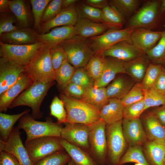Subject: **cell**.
<instances>
[{"label":"cell","instance_id":"6da1fadb","mask_svg":"<svg viewBox=\"0 0 165 165\" xmlns=\"http://www.w3.org/2000/svg\"><path fill=\"white\" fill-rule=\"evenodd\" d=\"M67 112L66 122L90 125L100 119L99 110L82 99L60 95Z\"/></svg>","mask_w":165,"mask_h":165},{"label":"cell","instance_id":"7a4b0ae2","mask_svg":"<svg viewBox=\"0 0 165 165\" xmlns=\"http://www.w3.org/2000/svg\"><path fill=\"white\" fill-rule=\"evenodd\" d=\"M54 83V81L34 82L15 99L9 108L28 106L31 108V116L34 119L41 118L43 115L40 110L41 105L48 91Z\"/></svg>","mask_w":165,"mask_h":165},{"label":"cell","instance_id":"3957f363","mask_svg":"<svg viewBox=\"0 0 165 165\" xmlns=\"http://www.w3.org/2000/svg\"><path fill=\"white\" fill-rule=\"evenodd\" d=\"M17 127L24 130L26 133L27 138L25 142L44 137H60L63 127L61 124L53 122L50 119L44 122L35 120L28 113L20 119Z\"/></svg>","mask_w":165,"mask_h":165},{"label":"cell","instance_id":"277c9868","mask_svg":"<svg viewBox=\"0 0 165 165\" xmlns=\"http://www.w3.org/2000/svg\"><path fill=\"white\" fill-rule=\"evenodd\" d=\"M25 72L33 82L55 80V72L51 61L50 48L45 45L41 48L25 66Z\"/></svg>","mask_w":165,"mask_h":165},{"label":"cell","instance_id":"5b68a950","mask_svg":"<svg viewBox=\"0 0 165 165\" xmlns=\"http://www.w3.org/2000/svg\"><path fill=\"white\" fill-rule=\"evenodd\" d=\"M68 61L75 68H84L95 54L88 39L76 35L60 45Z\"/></svg>","mask_w":165,"mask_h":165},{"label":"cell","instance_id":"8992f818","mask_svg":"<svg viewBox=\"0 0 165 165\" xmlns=\"http://www.w3.org/2000/svg\"><path fill=\"white\" fill-rule=\"evenodd\" d=\"M122 121L106 125V165H118L120 159L124 154L127 142L123 133Z\"/></svg>","mask_w":165,"mask_h":165},{"label":"cell","instance_id":"52a82bcc","mask_svg":"<svg viewBox=\"0 0 165 165\" xmlns=\"http://www.w3.org/2000/svg\"><path fill=\"white\" fill-rule=\"evenodd\" d=\"M106 124L101 119L90 125L89 154L97 165H106L107 142Z\"/></svg>","mask_w":165,"mask_h":165},{"label":"cell","instance_id":"ba28073f","mask_svg":"<svg viewBox=\"0 0 165 165\" xmlns=\"http://www.w3.org/2000/svg\"><path fill=\"white\" fill-rule=\"evenodd\" d=\"M45 45L40 42L30 45H15L0 41V57L25 66Z\"/></svg>","mask_w":165,"mask_h":165},{"label":"cell","instance_id":"9c48e42d","mask_svg":"<svg viewBox=\"0 0 165 165\" xmlns=\"http://www.w3.org/2000/svg\"><path fill=\"white\" fill-rule=\"evenodd\" d=\"M59 138L46 136L25 142L24 145L33 164L56 152L64 150Z\"/></svg>","mask_w":165,"mask_h":165},{"label":"cell","instance_id":"30bf717a","mask_svg":"<svg viewBox=\"0 0 165 165\" xmlns=\"http://www.w3.org/2000/svg\"><path fill=\"white\" fill-rule=\"evenodd\" d=\"M134 29H110L101 35L88 39L95 53H102L119 42L129 41Z\"/></svg>","mask_w":165,"mask_h":165},{"label":"cell","instance_id":"8fae6325","mask_svg":"<svg viewBox=\"0 0 165 165\" xmlns=\"http://www.w3.org/2000/svg\"><path fill=\"white\" fill-rule=\"evenodd\" d=\"M159 6V1L147 2L131 16L128 22L127 28L149 29L156 21Z\"/></svg>","mask_w":165,"mask_h":165},{"label":"cell","instance_id":"7c38bea8","mask_svg":"<svg viewBox=\"0 0 165 165\" xmlns=\"http://www.w3.org/2000/svg\"><path fill=\"white\" fill-rule=\"evenodd\" d=\"M20 130L17 127H13L6 141L0 139V151H4L12 155L20 165H33L23 143Z\"/></svg>","mask_w":165,"mask_h":165},{"label":"cell","instance_id":"4fadbf2b","mask_svg":"<svg viewBox=\"0 0 165 165\" xmlns=\"http://www.w3.org/2000/svg\"><path fill=\"white\" fill-rule=\"evenodd\" d=\"M61 132V138L78 146L89 153L90 126L83 124L65 123Z\"/></svg>","mask_w":165,"mask_h":165},{"label":"cell","instance_id":"5bb4252c","mask_svg":"<svg viewBox=\"0 0 165 165\" xmlns=\"http://www.w3.org/2000/svg\"><path fill=\"white\" fill-rule=\"evenodd\" d=\"M163 31H153L149 29L134 28L129 42L142 51L145 54L152 48L161 37Z\"/></svg>","mask_w":165,"mask_h":165},{"label":"cell","instance_id":"9a60e30c","mask_svg":"<svg viewBox=\"0 0 165 165\" xmlns=\"http://www.w3.org/2000/svg\"><path fill=\"white\" fill-rule=\"evenodd\" d=\"M25 69L24 66L0 57V95L16 82Z\"/></svg>","mask_w":165,"mask_h":165},{"label":"cell","instance_id":"2e32d148","mask_svg":"<svg viewBox=\"0 0 165 165\" xmlns=\"http://www.w3.org/2000/svg\"><path fill=\"white\" fill-rule=\"evenodd\" d=\"M122 124L123 135L130 146H141L148 140L140 118L130 120L123 119Z\"/></svg>","mask_w":165,"mask_h":165},{"label":"cell","instance_id":"e0dca14e","mask_svg":"<svg viewBox=\"0 0 165 165\" xmlns=\"http://www.w3.org/2000/svg\"><path fill=\"white\" fill-rule=\"evenodd\" d=\"M33 82L25 72L22 73L16 82L0 95V112H6L15 99Z\"/></svg>","mask_w":165,"mask_h":165},{"label":"cell","instance_id":"ac0fdd59","mask_svg":"<svg viewBox=\"0 0 165 165\" xmlns=\"http://www.w3.org/2000/svg\"><path fill=\"white\" fill-rule=\"evenodd\" d=\"M76 35L74 26L59 27L52 28L46 33L38 34V41L50 49L60 45Z\"/></svg>","mask_w":165,"mask_h":165},{"label":"cell","instance_id":"d6986e66","mask_svg":"<svg viewBox=\"0 0 165 165\" xmlns=\"http://www.w3.org/2000/svg\"><path fill=\"white\" fill-rule=\"evenodd\" d=\"M76 3L62 9L54 18L41 24L38 29L41 34L46 33L50 29L57 27L74 26L78 19L75 9Z\"/></svg>","mask_w":165,"mask_h":165},{"label":"cell","instance_id":"ffe728a7","mask_svg":"<svg viewBox=\"0 0 165 165\" xmlns=\"http://www.w3.org/2000/svg\"><path fill=\"white\" fill-rule=\"evenodd\" d=\"M102 53L105 57L115 58L125 62L145 55L128 41L119 42Z\"/></svg>","mask_w":165,"mask_h":165},{"label":"cell","instance_id":"44dd1931","mask_svg":"<svg viewBox=\"0 0 165 165\" xmlns=\"http://www.w3.org/2000/svg\"><path fill=\"white\" fill-rule=\"evenodd\" d=\"M106 58L105 65L102 75L94 83V86L96 87H105L115 78L117 74H126L125 62L111 57Z\"/></svg>","mask_w":165,"mask_h":165},{"label":"cell","instance_id":"7402d4cb","mask_svg":"<svg viewBox=\"0 0 165 165\" xmlns=\"http://www.w3.org/2000/svg\"><path fill=\"white\" fill-rule=\"evenodd\" d=\"M38 34L30 28L17 29L0 35V41L11 45L32 44L38 42Z\"/></svg>","mask_w":165,"mask_h":165},{"label":"cell","instance_id":"603a6c76","mask_svg":"<svg viewBox=\"0 0 165 165\" xmlns=\"http://www.w3.org/2000/svg\"><path fill=\"white\" fill-rule=\"evenodd\" d=\"M123 106L121 100L109 98L100 110V116L106 125L117 122L123 119Z\"/></svg>","mask_w":165,"mask_h":165},{"label":"cell","instance_id":"cb8c5ba5","mask_svg":"<svg viewBox=\"0 0 165 165\" xmlns=\"http://www.w3.org/2000/svg\"><path fill=\"white\" fill-rule=\"evenodd\" d=\"M77 35L84 38L101 35L110 29L101 23L86 19H79L74 26Z\"/></svg>","mask_w":165,"mask_h":165},{"label":"cell","instance_id":"d4e9b609","mask_svg":"<svg viewBox=\"0 0 165 165\" xmlns=\"http://www.w3.org/2000/svg\"><path fill=\"white\" fill-rule=\"evenodd\" d=\"M145 156L150 165H163L165 140H148L144 145Z\"/></svg>","mask_w":165,"mask_h":165},{"label":"cell","instance_id":"484cf974","mask_svg":"<svg viewBox=\"0 0 165 165\" xmlns=\"http://www.w3.org/2000/svg\"><path fill=\"white\" fill-rule=\"evenodd\" d=\"M148 140H165V127L150 112L141 121Z\"/></svg>","mask_w":165,"mask_h":165},{"label":"cell","instance_id":"4316f807","mask_svg":"<svg viewBox=\"0 0 165 165\" xmlns=\"http://www.w3.org/2000/svg\"><path fill=\"white\" fill-rule=\"evenodd\" d=\"M60 142L76 165H97L89 154L81 148L59 137Z\"/></svg>","mask_w":165,"mask_h":165},{"label":"cell","instance_id":"83f0119b","mask_svg":"<svg viewBox=\"0 0 165 165\" xmlns=\"http://www.w3.org/2000/svg\"><path fill=\"white\" fill-rule=\"evenodd\" d=\"M134 84L131 81L122 76L115 78L106 88L108 98L121 100L130 90Z\"/></svg>","mask_w":165,"mask_h":165},{"label":"cell","instance_id":"f1b7e54d","mask_svg":"<svg viewBox=\"0 0 165 165\" xmlns=\"http://www.w3.org/2000/svg\"><path fill=\"white\" fill-rule=\"evenodd\" d=\"M150 61L145 55L130 61L126 62V74L137 82L142 81Z\"/></svg>","mask_w":165,"mask_h":165},{"label":"cell","instance_id":"f546056e","mask_svg":"<svg viewBox=\"0 0 165 165\" xmlns=\"http://www.w3.org/2000/svg\"><path fill=\"white\" fill-rule=\"evenodd\" d=\"M102 23L109 29H121L126 18L114 7L109 5L102 9Z\"/></svg>","mask_w":165,"mask_h":165},{"label":"cell","instance_id":"4dcf8cb0","mask_svg":"<svg viewBox=\"0 0 165 165\" xmlns=\"http://www.w3.org/2000/svg\"><path fill=\"white\" fill-rule=\"evenodd\" d=\"M108 98L105 87L94 86L87 89L83 100L100 110L107 102Z\"/></svg>","mask_w":165,"mask_h":165},{"label":"cell","instance_id":"1f68e13d","mask_svg":"<svg viewBox=\"0 0 165 165\" xmlns=\"http://www.w3.org/2000/svg\"><path fill=\"white\" fill-rule=\"evenodd\" d=\"M30 110L26 109L18 114L9 115L0 113V139L6 141L16 122L24 115L28 113Z\"/></svg>","mask_w":165,"mask_h":165},{"label":"cell","instance_id":"d6a6232c","mask_svg":"<svg viewBox=\"0 0 165 165\" xmlns=\"http://www.w3.org/2000/svg\"><path fill=\"white\" fill-rule=\"evenodd\" d=\"M106 61V57L102 53H96L84 67L94 82L101 76L105 68Z\"/></svg>","mask_w":165,"mask_h":165},{"label":"cell","instance_id":"836d02e7","mask_svg":"<svg viewBox=\"0 0 165 165\" xmlns=\"http://www.w3.org/2000/svg\"><path fill=\"white\" fill-rule=\"evenodd\" d=\"M141 146H130L120 159L118 165L129 163H135L144 165H150L143 152Z\"/></svg>","mask_w":165,"mask_h":165},{"label":"cell","instance_id":"e575fe53","mask_svg":"<svg viewBox=\"0 0 165 165\" xmlns=\"http://www.w3.org/2000/svg\"><path fill=\"white\" fill-rule=\"evenodd\" d=\"M78 1L75 9L79 19H86L102 23V10L90 6L82 1Z\"/></svg>","mask_w":165,"mask_h":165},{"label":"cell","instance_id":"d590c367","mask_svg":"<svg viewBox=\"0 0 165 165\" xmlns=\"http://www.w3.org/2000/svg\"><path fill=\"white\" fill-rule=\"evenodd\" d=\"M75 68L68 61L55 72V80L60 88L63 91L71 82Z\"/></svg>","mask_w":165,"mask_h":165},{"label":"cell","instance_id":"8d00e7d4","mask_svg":"<svg viewBox=\"0 0 165 165\" xmlns=\"http://www.w3.org/2000/svg\"><path fill=\"white\" fill-rule=\"evenodd\" d=\"M140 2L139 0H111L109 3L126 18L137 11Z\"/></svg>","mask_w":165,"mask_h":165},{"label":"cell","instance_id":"74e56055","mask_svg":"<svg viewBox=\"0 0 165 165\" xmlns=\"http://www.w3.org/2000/svg\"><path fill=\"white\" fill-rule=\"evenodd\" d=\"M156 45L147 52L145 55L152 63L163 65L165 64V29Z\"/></svg>","mask_w":165,"mask_h":165},{"label":"cell","instance_id":"f35d334b","mask_svg":"<svg viewBox=\"0 0 165 165\" xmlns=\"http://www.w3.org/2000/svg\"><path fill=\"white\" fill-rule=\"evenodd\" d=\"M11 12L15 16L19 24L26 28L29 23L28 13L24 0H9Z\"/></svg>","mask_w":165,"mask_h":165},{"label":"cell","instance_id":"ab89813d","mask_svg":"<svg viewBox=\"0 0 165 165\" xmlns=\"http://www.w3.org/2000/svg\"><path fill=\"white\" fill-rule=\"evenodd\" d=\"M164 68L162 64L152 63H149L144 77L140 82L145 90L153 87Z\"/></svg>","mask_w":165,"mask_h":165},{"label":"cell","instance_id":"60d3db41","mask_svg":"<svg viewBox=\"0 0 165 165\" xmlns=\"http://www.w3.org/2000/svg\"><path fill=\"white\" fill-rule=\"evenodd\" d=\"M71 160L64 150L56 152L33 163V165H66Z\"/></svg>","mask_w":165,"mask_h":165},{"label":"cell","instance_id":"b9f144b4","mask_svg":"<svg viewBox=\"0 0 165 165\" xmlns=\"http://www.w3.org/2000/svg\"><path fill=\"white\" fill-rule=\"evenodd\" d=\"M143 101L145 111L151 107L165 105V96L152 87L145 90Z\"/></svg>","mask_w":165,"mask_h":165},{"label":"cell","instance_id":"7bdbcfd3","mask_svg":"<svg viewBox=\"0 0 165 165\" xmlns=\"http://www.w3.org/2000/svg\"><path fill=\"white\" fill-rule=\"evenodd\" d=\"M145 90L139 82H137L121 99L124 107L143 100Z\"/></svg>","mask_w":165,"mask_h":165},{"label":"cell","instance_id":"ee69618b","mask_svg":"<svg viewBox=\"0 0 165 165\" xmlns=\"http://www.w3.org/2000/svg\"><path fill=\"white\" fill-rule=\"evenodd\" d=\"M50 114L55 117L57 123L62 124L66 123L67 114L63 101L55 96L50 106Z\"/></svg>","mask_w":165,"mask_h":165},{"label":"cell","instance_id":"f6af8a7d","mask_svg":"<svg viewBox=\"0 0 165 165\" xmlns=\"http://www.w3.org/2000/svg\"><path fill=\"white\" fill-rule=\"evenodd\" d=\"M71 82L86 89L94 86V81L84 68H75Z\"/></svg>","mask_w":165,"mask_h":165},{"label":"cell","instance_id":"bcb514c9","mask_svg":"<svg viewBox=\"0 0 165 165\" xmlns=\"http://www.w3.org/2000/svg\"><path fill=\"white\" fill-rule=\"evenodd\" d=\"M145 111L143 100L124 107L123 119L132 120L140 118Z\"/></svg>","mask_w":165,"mask_h":165},{"label":"cell","instance_id":"7dc6e473","mask_svg":"<svg viewBox=\"0 0 165 165\" xmlns=\"http://www.w3.org/2000/svg\"><path fill=\"white\" fill-rule=\"evenodd\" d=\"M51 0H31L34 22V27L38 29L41 25V18L44 10Z\"/></svg>","mask_w":165,"mask_h":165},{"label":"cell","instance_id":"c3c4849f","mask_svg":"<svg viewBox=\"0 0 165 165\" xmlns=\"http://www.w3.org/2000/svg\"><path fill=\"white\" fill-rule=\"evenodd\" d=\"M50 53L53 68L55 72L68 61L67 55L63 48L61 45L50 49Z\"/></svg>","mask_w":165,"mask_h":165},{"label":"cell","instance_id":"681fc988","mask_svg":"<svg viewBox=\"0 0 165 165\" xmlns=\"http://www.w3.org/2000/svg\"><path fill=\"white\" fill-rule=\"evenodd\" d=\"M62 0H53L49 2L43 13L41 25L51 20L60 12L62 9Z\"/></svg>","mask_w":165,"mask_h":165},{"label":"cell","instance_id":"f907efd6","mask_svg":"<svg viewBox=\"0 0 165 165\" xmlns=\"http://www.w3.org/2000/svg\"><path fill=\"white\" fill-rule=\"evenodd\" d=\"M17 20L15 16L3 15L0 20V35L17 29L13 24Z\"/></svg>","mask_w":165,"mask_h":165},{"label":"cell","instance_id":"816d5d0a","mask_svg":"<svg viewBox=\"0 0 165 165\" xmlns=\"http://www.w3.org/2000/svg\"><path fill=\"white\" fill-rule=\"evenodd\" d=\"M87 89L71 82L63 91L64 94L73 98L82 99L84 97Z\"/></svg>","mask_w":165,"mask_h":165},{"label":"cell","instance_id":"f5cc1de1","mask_svg":"<svg viewBox=\"0 0 165 165\" xmlns=\"http://www.w3.org/2000/svg\"><path fill=\"white\" fill-rule=\"evenodd\" d=\"M0 165H20L12 155L4 151H0Z\"/></svg>","mask_w":165,"mask_h":165},{"label":"cell","instance_id":"db71d44e","mask_svg":"<svg viewBox=\"0 0 165 165\" xmlns=\"http://www.w3.org/2000/svg\"><path fill=\"white\" fill-rule=\"evenodd\" d=\"M153 87L165 96V71L164 68L154 83Z\"/></svg>","mask_w":165,"mask_h":165},{"label":"cell","instance_id":"11a10c76","mask_svg":"<svg viewBox=\"0 0 165 165\" xmlns=\"http://www.w3.org/2000/svg\"><path fill=\"white\" fill-rule=\"evenodd\" d=\"M150 112L165 127V105L154 107V109Z\"/></svg>","mask_w":165,"mask_h":165},{"label":"cell","instance_id":"9f6ffc18","mask_svg":"<svg viewBox=\"0 0 165 165\" xmlns=\"http://www.w3.org/2000/svg\"><path fill=\"white\" fill-rule=\"evenodd\" d=\"M83 2L90 6L99 9H102L109 5V1L106 0H85Z\"/></svg>","mask_w":165,"mask_h":165},{"label":"cell","instance_id":"6f0895ef","mask_svg":"<svg viewBox=\"0 0 165 165\" xmlns=\"http://www.w3.org/2000/svg\"><path fill=\"white\" fill-rule=\"evenodd\" d=\"M0 11L3 13L11 12L9 0H0Z\"/></svg>","mask_w":165,"mask_h":165},{"label":"cell","instance_id":"680465c9","mask_svg":"<svg viewBox=\"0 0 165 165\" xmlns=\"http://www.w3.org/2000/svg\"><path fill=\"white\" fill-rule=\"evenodd\" d=\"M78 1L77 0H62V9L68 7L73 4L76 3Z\"/></svg>","mask_w":165,"mask_h":165},{"label":"cell","instance_id":"91938a15","mask_svg":"<svg viewBox=\"0 0 165 165\" xmlns=\"http://www.w3.org/2000/svg\"><path fill=\"white\" fill-rule=\"evenodd\" d=\"M160 9L161 12H165V0H161L160 4Z\"/></svg>","mask_w":165,"mask_h":165},{"label":"cell","instance_id":"94428289","mask_svg":"<svg viewBox=\"0 0 165 165\" xmlns=\"http://www.w3.org/2000/svg\"><path fill=\"white\" fill-rule=\"evenodd\" d=\"M67 165H76L74 161L71 159Z\"/></svg>","mask_w":165,"mask_h":165},{"label":"cell","instance_id":"6125c7cd","mask_svg":"<svg viewBox=\"0 0 165 165\" xmlns=\"http://www.w3.org/2000/svg\"><path fill=\"white\" fill-rule=\"evenodd\" d=\"M134 165H144L143 164L138 163H135Z\"/></svg>","mask_w":165,"mask_h":165},{"label":"cell","instance_id":"be15d7a7","mask_svg":"<svg viewBox=\"0 0 165 165\" xmlns=\"http://www.w3.org/2000/svg\"><path fill=\"white\" fill-rule=\"evenodd\" d=\"M163 165H165V157L164 162H163Z\"/></svg>","mask_w":165,"mask_h":165},{"label":"cell","instance_id":"e7e4bbea","mask_svg":"<svg viewBox=\"0 0 165 165\" xmlns=\"http://www.w3.org/2000/svg\"><path fill=\"white\" fill-rule=\"evenodd\" d=\"M164 68V70H165V68Z\"/></svg>","mask_w":165,"mask_h":165},{"label":"cell","instance_id":"03108f58","mask_svg":"<svg viewBox=\"0 0 165 165\" xmlns=\"http://www.w3.org/2000/svg\"></svg>","mask_w":165,"mask_h":165}]
</instances>
